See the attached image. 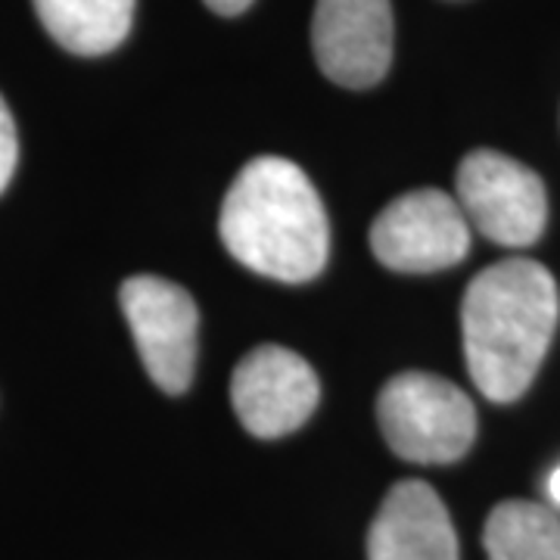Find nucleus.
<instances>
[{
  "mask_svg": "<svg viewBox=\"0 0 560 560\" xmlns=\"http://www.w3.org/2000/svg\"><path fill=\"white\" fill-rule=\"evenodd\" d=\"M16 160H20V140H16V121L10 106L0 97V194L7 190V184L13 180L16 172Z\"/></svg>",
  "mask_w": 560,
  "mask_h": 560,
  "instance_id": "nucleus-12",
  "label": "nucleus"
},
{
  "mask_svg": "<svg viewBox=\"0 0 560 560\" xmlns=\"http://www.w3.org/2000/svg\"><path fill=\"white\" fill-rule=\"evenodd\" d=\"M219 234L241 265L283 283L318 278L330 256V224L315 184L280 156L243 165L221 202Z\"/></svg>",
  "mask_w": 560,
  "mask_h": 560,
  "instance_id": "nucleus-2",
  "label": "nucleus"
},
{
  "mask_svg": "<svg viewBox=\"0 0 560 560\" xmlns=\"http://www.w3.org/2000/svg\"><path fill=\"white\" fill-rule=\"evenodd\" d=\"M548 495L555 504H560V467L551 474V480H548Z\"/></svg>",
  "mask_w": 560,
  "mask_h": 560,
  "instance_id": "nucleus-14",
  "label": "nucleus"
},
{
  "mask_svg": "<svg viewBox=\"0 0 560 560\" xmlns=\"http://www.w3.org/2000/svg\"><path fill=\"white\" fill-rule=\"evenodd\" d=\"M560 315L558 283L533 259H504L460 302L464 361L486 399L517 401L536 381Z\"/></svg>",
  "mask_w": 560,
  "mask_h": 560,
  "instance_id": "nucleus-1",
  "label": "nucleus"
},
{
  "mask_svg": "<svg viewBox=\"0 0 560 560\" xmlns=\"http://www.w3.org/2000/svg\"><path fill=\"white\" fill-rule=\"evenodd\" d=\"M371 249L377 261L393 271H445L467 259L470 224L455 197L442 190H411L374 219Z\"/></svg>",
  "mask_w": 560,
  "mask_h": 560,
  "instance_id": "nucleus-6",
  "label": "nucleus"
},
{
  "mask_svg": "<svg viewBox=\"0 0 560 560\" xmlns=\"http://www.w3.org/2000/svg\"><path fill=\"white\" fill-rule=\"evenodd\" d=\"M482 545L489 560H560V521L536 501H501Z\"/></svg>",
  "mask_w": 560,
  "mask_h": 560,
  "instance_id": "nucleus-11",
  "label": "nucleus"
},
{
  "mask_svg": "<svg viewBox=\"0 0 560 560\" xmlns=\"http://www.w3.org/2000/svg\"><path fill=\"white\" fill-rule=\"evenodd\" d=\"M209 10H215L219 16H241L243 10L253 7V0H202Z\"/></svg>",
  "mask_w": 560,
  "mask_h": 560,
  "instance_id": "nucleus-13",
  "label": "nucleus"
},
{
  "mask_svg": "<svg viewBox=\"0 0 560 560\" xmlns=\"http://www.w3.org/2000/svg\"><path fill=\"white\" fill-rule=\"evenodd\" d=\"M312 50L320 72L342 88H374L393 62L389 0H318Z\"/></svg>",
  "mask_w": 560,
  "mask_h": 560,
  "instance_id": "nucleus-8",
  "label": "nucleus"
},
{
  "mask_svg": "<svg viewBox=\"0 0 560 560\" xmlns=\"http://www.w3.org/2000/svg\"><path fill=\"white\" fill-rule=\"evenodd\" d=\"M368 560H460L448 508L433 486L405 480L386 492L368 533Z\"/></svg>",
  "mask_w": 560,
  "mask_h": 560,
  "instance_id": "nucleus-9",
  "label": "nucleus"
},
{
  "mask_svg": "<svg viewBox=\"0 0 560 560\" xmlns=\"http://www.w3.org/2000/svg\"><path fill=\"white\" fill-rule=\"evenodd\" d=\"M458 206L467 224L499 246H529L548 221L541 178L523 162L477 150L458 165Z\"/></svg>",
  "mask_w": 560,
  "mask_h": 560,
  "instance_id": "nucleus-5",
  "label": "nucleus"
},
{
  "mask_svg": "<svg viewBox=\"0 0 560 560\" xmlns=\"http://www.w3.org/2000/svg\"><path fill=\"white\" fill-rule=\"evenodd\" d=\"M119 302L147 374L162 393L180 396L197 368L200 312L194 296L172 280L138 275L121 283Z\"/></svg>",
  "mask_w": 560,
  "mask_h": 560,
  "instance_id": "nucleus-4",
  "label": "nucleus"
},
{
  "mask_svg": "<svg viewBox=\"0 0 560 560\" xmlns=\"http://www.w3.org/2000/svg\"><path fill=\"white\" fill-rule=\"evenodd\" d=\"M40 25L62 50L103 57L131 32L135 0H32Z\"/></svg>",
  "mask_w": 560,
  "mask_h": 560,
  "instance_id": "nucleus-10",
  "label": "nucleus"
},
{
  "mask_svg": "<svg viewBox=\"0 0 560 560\" xmlns=\"http://www.w3.org/2000/svg\"><path fill=\"white\" fill-rule=\"evenodd\" d=\"M320 383L312 364L275 342L256 346L234 368L231 405L259 440H280L300 430L318 408Z\"/></svg>",
  "mask_w": 560,
  "mask_h": 560,
  "instance_id": "nucleus-7",
  "label": "nucleus"
},
{
  "mask_svg": "<svg viewBox=\"0 0 560 560\" xmlns=\"http://www.w3.org/2000/svg\"><path fill=\"white\" fill-rule=\"evenodd\" d=\"M377 420L386 445L415 464H455L477 440V408L445 377L405 371L381 389Z\"/></svg>",
  "mask_w": 560,
  "mask_h": 560,
  "instance_id": "nucleus-3",
  "label": "nucleus"
}]
</instances>
